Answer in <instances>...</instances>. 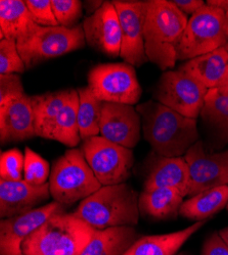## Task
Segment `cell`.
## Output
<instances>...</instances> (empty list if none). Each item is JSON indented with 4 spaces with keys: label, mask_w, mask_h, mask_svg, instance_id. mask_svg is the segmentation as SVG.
Wrapping results in <instances>:
<instances>
[{
    "label": "cell",
    "mask_w": 228,
    "mask_h": 255,
    "mask_svg": "<svg viewBox=\"0 0 228 255\" xmlns=\"http://www.w3.org/2000/svg\"><path fill=\"white\" fill-rule=\"evenodd\" d=\"M136 110L143 137L159 156L180 157L199 141L197 119L184 117L156 100L138 103Z\"/></svg>",
    "instance_id": "6da1fadb"
},
{
    "label": "cell",
    "mask_w": 228,
    "mask_h": 255,
    "mask_svg": "<svg viewBox=\"0 0 228 255\" xmlns=\"http://www.w3.org/2000/svg\"><path fill=\"white\" fill-rule=\"evenodd\" d=\"M144 47L149 61L169 71L177 61V48L189 18L169 0H146Z\"/></svg>",
    "instance_id": "7a4b0ae2"
},
{
    "label": "cell",
    "mask_w": 228,
    "mask_h": 255,
    "mask_svg": "<svg viewBox=\"0 0 228 255\" xmlns=\"http://www.w3.org/2000/svg\"><path fill=\"white\" fill-rule=\"evenodd\" d=\"M139 195L127 183L102 186L82 200L72 214L96 230L135 227L139 221Z\"/></svg>",
    "instance_id": "3957f363"
},
{
    "label": "cell",
    "mask_w": 228,
    "mask_h": 255,
    "mask_svg": "<svg viewBox=\"0 0 228 255\" xmlns=\"http://www.w3.org/2000/svg\"><path fill=\"white\" fill-rule=\"evenodd\" d=\"M96 229L75 217L61 214L50 218L22 245L24 255H80Z\"/></svg>",
    "instance_id": "277c9868"
},
{
    "label": "cell",
    "mask_w": 228,
    "mask_h": 255,
    "mask_svg": "<svg viewBox=\"0 0 228 255\" xmlns=\"http://www.w3.org/2000/svg\"><path fill=\"white\" fill-rule=\"evenodd\" d=\"M48 183L54 201L67 207L84 200L102 187L78 148H71L54 161Z\"/></svg>",
    "instance_id": "5b68a950"
},
{
    "label": "cell",
    "mask_w": 228,
    "mask_h": 255,
    "mask_svg": "<svg viewBox=\"0 0 228 255\" xmlns=\"http://www.w3.org/2000/svg\"><path fill=\"white\" fill-rule=\"evenodd\" d=\"M16 43L26 69L31 70L44 61L83 48L86 40L82 25L74 28L37 25Z\"/></svg>",
    "instance_id": "8992f818"
},
{
    "label": "cell",
    "mask_w": 228,
    "mask_h": 255,
    "mask_svg": "<svg viewBox=\"0 0 228 255\" xmlns=\"http://www.w3.org/2000/svg\"><path fill=\"white\" fill-rule=\"evenodd\" d=\"M228 43L226 12L206 4L189 19L177 48V60H190Z\"/></svg>",
    "instance_id": "52a82bcc"
},
{
    "label": "cell",
    "mask_w": 228,
    "mask_h": 255,
    "mask_svg": "<svg viewBox=\"0 0 228 255\" xmlns=\"http://www.w3.org/2000/svg\"><path fill=\"white\" fill-rule=\"evenodd\" d=\"M87 82L102 102L134 105L142 94L135 68L126 62L100 63L89 71Z\"/></svg>",
    "instance_id": "ba28073f"
},
{
    "label": "cell",
    "mask_w": 228,
    "mask_h": 255,
    "mask_svg": "<svg viewBox=\"0 0 228 255\" xmlns=\"http://www.w3.org/2000/svg\"><path fill=\"white\" fill-rule=\"evenodd\" d=\"M81 149L101 186L126 183L130 178L134 154L129 148L96 136L83 141Z\"/></svg>",
    "instance_id": "9c48e42d"
},
{
    "label": "cell",
    "mask_w": 228,
    "mask_h": 255,
    "mask_svg": "<svg viewBox=\"0 0 228 255\" xmlns=\"http://www.w3.org/2000/svg\"><path fill=\"white\" fill-rule=\"evenodd\" d=\"M208 92L204 85L185 72L178 70L166 71L159 79L153 91L154 99L180 115L197 119Z\"/></svg>",
    "instance_id": "30bf717a"
},
{
    "label": "cell",
    "mask_w": 228,
    "mask_h": 255,
    "mask_svg": "<svg viewBox=\"0 0 228 255\" xmlns=\"http://www.w3.org/2000/svg\"><path fill=\"white\" fill-rule=\"evenodd\" d=\"M113 3L118 13L122 32L120 57L124 62L139 68L149 61L143 37L147 1L114 0Z\"/></svg>",
    "instance_id": "8fae6325"
},
{
    "label": "cell",
    "mask_w": 228,
    "mask_h": 255,
    "mask_svg": "<svg viewBox=\"0 0 228 255\" xmlns=\"http://www.w3.org/2000/svg\"><path fill=\"white\" fill-rule=\"evenodd\" d=\"M189 167V195L219 186H228V150L208 153L198 141L184 154Z\"/></svg>",
    "instance_id": "7c38bea8"
},
{
    "label": "cell",
    "mask_w": 228,
    "mask_h": 255,
    "mask_svg": "<svg viewBox=\"0 0 228 255\" xmlns=\"http://www.w3.org/2000/svg\"><path fill=\"white\" fill-rule=\"evenodd\" d=\"M67 206L57 201L37 207L26 214L3 219L0 223V254L24 255L23 242L50 218L66 214Z\"/></svg>",
    "instance_id": "4fadbf2b"
},
{
    "label": "cell",
    "mask_w": 228,
    "mask_h": 255,
    "mask_svg": "<svg viewBox=\"0 0 228 255\" xmlns=\"http://www.w3.org/2000/svg\"><path fill=\"white\" fill-rule=\"evenodd\" d=\"M141 130V117L133 105L102 103L99 136L132 149L140 140Z\"/></svg>",
    "instance_id": "5bb4252c"
},
{
    "label": "cell",
    "mask_w": 228,
    "mask_h": 255,
    "mask_svg": "<svg viewBox=\"0 0 228 255\" xmlns=\"http://www.w3.org/2000/svg\"><path fill=\"white\" fill-rule=\"evenodd\" d=\"M86 43L109 57L120 56L122 32L118 13L113 1H105L82 24Z\"/></svg>",
    "instance_id": "9a60e30c"
},
{
    "label": "cell",
    "mask_w": 228,
    "mask_h": 255,
    "mask_svg": "<svg viewBox=\"0 0 228 255\" xmlns=\"http://www.w3.org/2000/svg\"><path fill=\"white\" fill-rule=\"evenodd\" d=\"M36 136L35 117L30 95L24 93L0 105V141L23 142Z\"/></svg>",
    "instance_id": "2e32d148"
},
{
    "label": "cell",
    "mask_w": 228,
    "mask_h": 255,
    "mask_svg": "<svg viewBox=\"0 0 228 255\" xmlns=\"http://www.w3.org/2000/svg\"><path fill=\"white\" fill-rule=\"evenodd\" d=\"M50 196L49 183L36 186L25 180H0V217L3 220L26 214Z\"/></svg>",
    "instance_id": "e0dca14e"
},
{
    "label": "cell",
    "mask_w": 228,
    "mask_h": 255,
    "mask_svg": "<svg viewBox=\"0 0 228 255\" xmlns=\"http://www.w3.org/2000/svg\"><path fill=\"white\" fill-rule=\"evenodd\" d=\"M189 167L184 157H162L154 163L144 181V190L166 188L189 196Z\"/></svg>",
    "instance_id": "ac0fdd59"
},
{
    "label": "cell",
    "mask_w": 228,
    "mask_h": 255,
    "mask_svg": "<svg viewBox=\"0 0 228 255\" xmlns=\"http://www.w3.org/2000/svg\"><path fill=\"white\" fill-rule=\"evenodd\" d=\"M205 221L176 232L139 237L123 255H175L180 247L200 230Z\"/></svg>",
    "instance_id": "d6986e66"
},
{
    "label": "cell",
    "mask_w": 228,
    "mask_h": 255,
    "mask_svg": "<svg viewBox=\"0 0 228 255\" xmlns=\"http://www.w3.org/2000/svg\"><path fill=\"white\" fill-rule=\"evenodd\" d=\"M139 237L134 227L96 230L80 255H123Z\"/></svg>",
    "instance_id": "ffe728a7"
},
{
    "label": "cell",
    "mask_w": 228,
    "mask_h": 255,
    "mask_svg": "<svg viewBox=\"0 0 228 255\" xmlns=\"http://www.w3.org/2000/svg\"><path fill=\"white\" fill-rule=\"evenodd\" d=\"M37 25L26 1L23 0L0 1V41L9 39L17 42Z\"/></svg>",
    "instance_id": "44dd1931"
},
{
    "label": "cell",
    "mask_w": 228,
    "mask_h": 255,
    "mask_svg": "<svg viewBox=\"0 0 228 255\" xmlns=\"http://www.w3.org/2000/svg\"><path fill=\"white\" fill-rule=\"evenodd\" d=\"M228 66L225 46L185 61L180 67L198 80L207 89H214L221 81Z\"/></svg>",
    "instance_id": "7402d4cb"
},
{
    "label": "cell",
    "mask_w": 228,
    "mask_h": 255,
    "mask_svg": "<svg viewBox=\"0 0 228 255\" xmlns=\"http://www.w3.org/2000/svg\"><path fill=\"white\" fill-rule=\"evenodd\" d=\"M72 88L39 95H30L35 117L36 136L49 140L52 126L66 105Z\"/></svg>",
    "instance_id": "603a6c76"
},
{
    "label": "cell",
    "mask_w": 228,
    "mask_h": 255,
    "mask_svg": "<svg viewBox=\"0 0 228 255\" xmlns=\"http://www.w3.org/2000/svg\"><path fill=\"white\" fill-rule=\"evenodd\" d=\"M183 198L172 189H143L138 198L139 211L141 215L156 220L174 219L179 215Z\"/></svg>",
    "instance_id": "cb8c5ba5"
},
{
    "label": "cell",
    "mask_w": 228,
    "mask_h": 255,
    "mask_svg": "<svg viewBox=\"0 0 228 255\" xmlns=\"http://www.w3.org/2000/svg\"><path fill=\"white\" fill-rule=\"evenodd\" d=\"M228 203V186H219L191 196L183 201L179 215L189 220L201 222L217 214Z\"/></svg>",
    "instance_id": "d4e9b609"
},
{
    "label": "cell",
    "mask_w": 228,
    "mask_h": 255,
    "mask_svg": "<svg viewBox=\"0 0 228 255\" xmlns=\"http://www.w3.org/2000/svg\"><path fill=\"white\" fill-rule=\"evenodd\" d=\"M79 94L72 88L66 105L56 118L50 132L49 140L57 141L70 148H76L82 141L78 122Z\"/></svg>",
    "instance_id": "484cf974"
},
{
    "label": "cell",
    "mask_w": 228,
    "mask_h": 255,
    "mask_svg": "<svg viewBox=\"0 0 228 255\" xmlns=\"http://www.w3.org/2000/svg\"><path fill=\"white\" fill-rule=\"evenodd\" d=\"M79 94L78 122L82 141L100 135L102 101L92 93L88 86L77 88Z\"/></svg>",
    "instance_id": "4316f807"
},
{
    "label": "cell",
    "mask_w": 228,
    "mask_h": 255,
    "mask_svg": "<svg viewBox=\"0 0 228 255\" xmlns=\"http://www.w3.org/2000/svg\"><path fill=\"white\" fill-rule=\"evenodd\" d=\"M200 116L221 140L228 142V96L215 88L209 89Z\"/></svg>",
    "instance_id": "83f0119b"
},
{
    "label": "cell",
    "mask_w": 228,
    "mask_h": 255,
    "mask_svg": "<svg viewBox=\"0 0 228 255\" xmlns=\"http://www.w3.org/2000/svg\"><path fill=\"white\" fill-rule=\"evenodd\" d=\"M51 169L47 160L27 147L25 151L24 180L36 186L48 183Z\"/></svg>",
    "instance_id": "f1b7e54d"
},
{
    "label": "cell",
    "mask_w": 228,
    "mask_h": 255,
    "mask_svg": "<svg viewBox=\"0 0 228 255\" xmlns=\"http://www.w3.org/2000/svg\"><path fill=\"white\" fill-rule=\"evenodd\" d=\"M26 70L16 41L9 39L0 41V75L22 74Z\"/></svg>",
    "instance_id": "f546056e"
},
{
    "label": "cell",
    "mask_w": 228,
    "mask_h": 255,
    "mask_svg": "<svg viewBox=\"0 0 228 255\" xmlns=\"http://www.w3.org/2000/svg\"><path fill=\"white\" fill-rule=\"evenodd\" d=\"M25 154L18 149L1 152L0 157V180H24Z\"/></svg>",
    "instance_id": "4dcf8cb0"
},
{
    "label": "cell",
    "mask_w": 228,
    "mask_h": 255,
    "mask_svg": "<svg viewBox=\"0 0 228 255\" xmlns=\"http://www.w3.org/2000/svg\"><path fill=\"white\" fill-rule=\"evenodd\" d=\"M53 12L58 26L76 27L83 13V3L79 0H51Z\"/></svg>",
    "instance_id": "1f68e13d"
},
{
    "label": "cell",
    "mask_w": 228,
    "mask_h": 255,
    "mask_svg": "<svg viewBox=\"0 0 228 255\" xmlns=\"http://www.w3.org/2000/svg\"><path fill=\"white\" fill-rule=\"evenodd\" d=\"M26 4L35 20V23L39 26H58L53 12L51 0H27Z\"/></svg>",
    "instance_id": "d6a6232c"
},
{
    "label": "cell",
    "mask_w": 228,
    "mask_h": 255,
    "mask_svg": "<svg viewBox=\"0 0 228 255\" xmlns=\"http://www.w3.org/2000/svg\"><path fill=\"white\" fill-rule=\"evenodd\" d=\"M25 93L23 80L18 74L0 75V105L8 99Z\"/></svg>",
    "instance_id": "836d02e7"
},
{
    "label": "cell",
    "mask_w": 228,
    "mask_h": 255,
    "mask_svg": "<svg viewBox=\"0 0 228 255\" xmlns=\"http://www.w3.org/2000/svg\"><path fill=\"white\" fill-rule=\"evenodd\" d=\"M201 255H228V245L219 235V232H214L205 240Z\"/></svg>",
    "instance_id": "e575fe53"
},
{
    "label": "cell",
    "mask_w": 228,
    "mask_h": 255,
    "mask_svg": "<svg viewBox=\"0 0 228 255\" xmlns=\"http://www.w3.org/2000/svg\"><path fill=\"white\" fill-rule=\"evenodd\" d=\"M172 2L185 15H194L197 11L206 5V3L202 1V0H173Z\"/></svg>",
    "instance_id": "d590c367"
},
{
    "label": "cell",
    "mask_w": 228,
    "mask_h": 255,
    "mask_svg": "<svg viewBox=\"0 0 228 255\" xmlns=\"http://www.w3.org/2000/svg\"><path fill=\"white\" fill-rule=\"evenodd\" d=\"M103 2H105V1H100V0H99V1H95V0H89V1H85L84 7H85L86 12L89 14L88 16H90L94 12H96L101 7Z\"/></svg>",
    "instance_id": "8d00e7d4"
},
{
    "label": "cell",
    "mask_w": 228,
    "mask_h": 255,
    "mask_svg": "<svg viewBox=\"0 0 228 255\" xmlns=\"http://www.w3.org/2000/svg\"><path fill=\"white\" fill-rule=\"evenodd\" d=\"M215 89H217L221 94L228 96V66L226 68V71L221 81L219 82V84L217 85V87Z\"/></svg>",
    "instance_id": "74e56055"
},
{
    "label": "cell",
    "mask_w": 228,
    "mask_h": 255,
    "mask_svg": "<svg viewBox=\"0 0 228 255\" xmlns=\"http://www.w3.org/2000/svg\"><path fill=\"white\" fill-rule=\"evenodd\" d=\"M206 4L221 9L224 12L228 11V0H208Z\"/></svg>",
    "instance_id": "f35d334b"
},
{
    "label": "cell",
    "mask_w": 228,
    "mask_h": 255,
    "mask_svg": "<svg viewBox=\"0 0 228 255\" xmlns=\"http://www.w3.org/2000/svg\"><path fill=\"white\" fill-rule=\"evenodd\" d=\"M219 235L222 237V239L226 242V244L228 245V227L222 229L219 231Z\"/></svg>",
    "instance_id": "ab89813d"
},
{
    "label": "cell",
    "mask_w": 228,
    "mask_h": 255,
    "mask_svg": "<svg viewBox=\"0 0 228 255\" xmlns=\"http://www.w3.org/2000/svg\"><path fill=\"white\" fill-rule=\"evenodd\" d=\"M175 255H192V254H191V253H189V252L182 251V252H179V253H177V254H175Z\"/></svg>",
    "instance_id": "60d3db41"
},
{
    "label": "cell",
    "mask_w": 228,
    "mask_h": 255,
    "mask_svg": "<svg viewBox=\"0 0 228 255\" xmlns=\"http://www.w3.org/2000/svg\"><path fill=\"white\" fill-rule=\"evenodd\" d=\"M226 24H227V36H228V11L226 12Z\"/></svg>",
    "instance_id": "b9f144b4"
},
{
    "label": "cell",
    "mask_w": 228,
    "mask_h": 255,
    "mask_svg": "<svg viewBox=\"0 0 228 255\" xmlns=\"http://www.w3.org/2000/svg\"><path fill=\"white\" fill-rule=\"evenodd\" d=\"M225 48H226V50H227V51H228V43H227V44H226V45H225Z\"/></svg>",
    "instance_id": "7bdbcfd3"
},
{
    "label": "cell",
    "mask_w": 228,
    "mask_h": 255,
    "mask_svg": "<svg viewBox=\"0 0 228 255\" xmlns=\"http://www.w3.org/2000/svg\"><path fill=\"white\" fill-rule=\"evenodd\" d=\"M226 209H227V211H228V203H227V205H226Z\"/></svg>",
    "instance_id": "ee69618b"
}]
</instances>
